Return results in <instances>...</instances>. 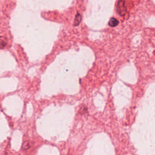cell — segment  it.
<instances>
[{
	"instance_id": "obj_1",
	"label": "cell",
	"mask_w": 155,
	"mask_h": 155,
	"mask_svg": "<svg viewBox=\"0 0 155 155\" xmlns=\"http://www.w3.org/2000/svg\"><path fill=\"white\" fill-rule=\"evenodd\" d=\"M117 12L121 16H124L127 12V9L125 6V1L121 0L119 1L117 5Z\"/></svg>"
},
{
	"instance_id": "obj_2",
	"label": "cell",
	"mask_w": 155,
	"mask_h": 155,
	"mask_svg": "<svg viewBox=\"0 0 155 155\" xmlns=\"http://www.w3.org/2000/svg\"><path fill=\"white\" fill-rule=\"evenodd\" d=\"M119 24V21L118 20L116 19V18H112L110 19L109 21V23H108V24H109V25L110 27H116V25H118Z\"/></svg>"
},
{
	"instance_id": "obj_3",
	"label": "cell",
	"mask_w": 155,
	"mask_h": 155,
	"mask_svg": "<svg viewBox=\"0 0 155 155\" xmlns=\"http://www.w3.org/2000/svg\"><path fill=\"white\" fill-rule=\"evenodd\" d=\"M81 15L79 13H78L76 15V17H75V21H74V25H79V24L81 23Z\"/></svg>"
},
{
	"instance_id": "obj_4",
	"label": "cell",
	"mask_w": 155,
	"mask_h": 155,
	"mask_svg": "<svg viewBox=\"0 0 155 155\" xmlns=\"http://www.w3.org/2000/svg\"><path fill=\"white\" fill-rule=\"evenodd\" d=\"M6 40L3 37H0V49L4 48L6 45Z\"/></svg>"
},
{
	"instance_id": "obj_5",
	"label": "cell",
	"mask_w": 155,
	"mask_h": 155,
	"mask_svg": "<svg viewBox=\"0 0 155 155\" xmlns=\"http://www.w3.org/2000/svg\"><path fill=\"white\" fill-rule=\"evenodd\" d=\"M29 147H30V145H29V142H25L23 144V148L24 150H27Z\"/></svg>"
}]
</instances>
